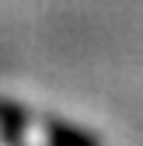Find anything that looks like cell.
<instances>
[{
	"label": "cell",
	"instance_id": "cell-1",
	"mask_svg": "<svg viewBox=\"0 0 143 146\" xmlns=\"http://www.w3.org/2000/svg\"><path fill=\"white\" fill-rule=\"evenodd\" d=\"M25 146H101L94 132L63 118H25Z\"/></svg>",
	"mask_w": 143,
	"mask_h": 146
}]
</instances>
